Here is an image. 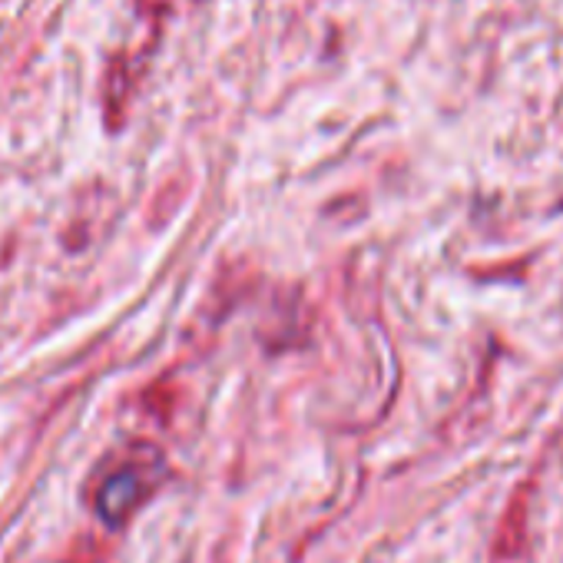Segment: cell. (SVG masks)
Listing matches in <instances>:
<instances>
[{"instance_id": "obj_1", "label": "cell", "mask_w": 563, "mask_h": 563, "mask_svg": "<svg viewBox=\"0 0 563 563\" xmlns=\"http://www.w3.org/2000/svg\"><path fill=\"white\" fill-rule=\"evenodd\" d=\"M163 477V454L156 448H133L123 451L107 464L97 484V507L107 520H126L156 487Z\"/></svg>"}]
</instances>
